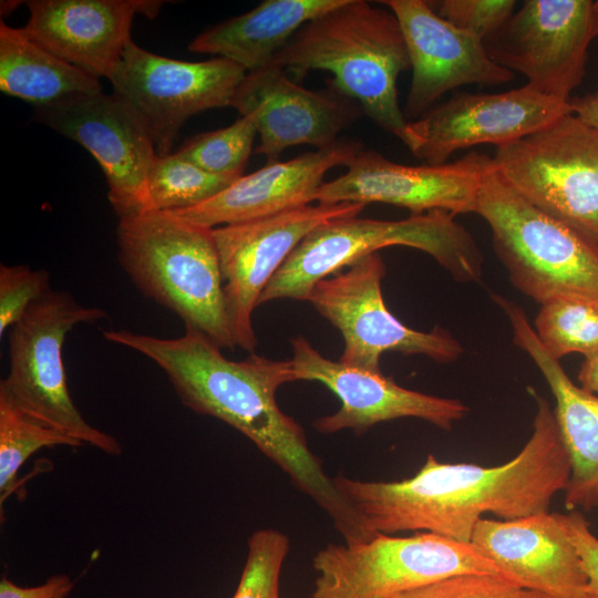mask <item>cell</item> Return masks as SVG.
<instances>
[{
	"mask_svg": "<svg viewBox=\"0 0 598 598\" xmlns=\"http://www.w3.org/2000/svg\"><path fill=\"white\" fill-rule=\"evenodd\" d=\"M257 135L255 116L241 115L229 126L195 136L176 153L209 173L243 176Z\"/></svg>",
	"mask_w": 598,
	"mask_h": 598,
	"instance_id": "f1b7e54d",
	"label": "cell"
},
{
	"mask_svg": "<svg viewBox=\"0 0 598 598\" xmlns=\"http://www.w3.org/2000/svg\"><path fill=\"white\" fill-rule=\"evenodd\" d=\"M106 317L103 309L84 306L65 290H52L33 303L9 330V372L0 381V398L83 445L120 455L118 440L91 425L78 410L62 360V346L74 327Z\"/></svg>",
	"mask_w": 598,
	"mask_h": 598,
	"instance_id": "52a82bcc",
	"label": "cell"
},
{
	"mask_svg": "<svg viewBox=\"0 0 598 598\" xmlns=\"http://www.w3.org/2000/svg\"><path fill=\"white\" fill-rule=\"evenodd\" d=\"M536 402L530 437L498 466L443 463L429 454L417 473L396 482L332 477L342 498L373 537L404 530L429 532L471 543L486 513L512 520L549 512L571 472L554 411L528 386Z\"/></svg>",
	"mask_w": 598,
	"mask_h": 598,
	"instance_id": "6da1fadb",
	"label": "cell"
},
{
	"mask_svg": "<svg viewBox=\"0 0 598 598\" xmlns=\"http://www.w3.org/2000/svg\"><path fill=\"white\" fill-rule=\"evenodd\" d=\"M571 113L598 131V92L570 100Z\"/></svg>",
	"mask_w": 598,
	"mask_h": 598,
	"instance_id": "d590c367",
	"label": "cell"
},
{
	"mask_svg": "<svg viewBox=\"0 0 598 598\" xmlns=\"http://www.w3.org/2000/svg\"><path fill=\"white\" fill-rule=\"evenodd\" d=\"M19 3H21V1H1V16H7L12 12Z\"/></svg>",
	"mask_w": 598,
	"mask_h": 598,
	"instance_id": "74e56055",
	"label": "cell"
},
{
	"mask_svg": "<svg viewBox=\"0 0 598 598\" xmlns=\"http://www.w3.org/2000/svg\"><path fill=\"white\" fill-rule=\"evenodd\" d=\"M592 18L595 37H598V0L594 1L592 3Z\"/></svg>",
	"mask_w": 598,
	"mask_h": 598,
	"instance_id": "f35d334b",
	"label": "cell"
},
{
	"mask_svg": "<svg viewBox=\"0 0 598 598\" xmlns=\"http://www.w3.org/2000/svg\"><path fill=\"white\" fill-rule=\"evenodd\" d=\"M103 336L155 362L184 406L216 417L249 439L329 515L344 543L369 538L309 447L303 429L276 402L277 390L295 381L290 360H272L252 352L241 361H233L193 330L174 339L130 330H104Z\"/></svg>",
	"mask_w": 598,
	"mask_h": 598,
	"instance_id": "7a4b0ae2",
	"label": "cell"
},
{
	"mask_svg": "<svg viewBox=\"0 0 598 598\" xmlns=\"http://www.w3.org/2000/svg\"><path fill=\"white\" fill-rule=\"evenodd\" d=\"M290 359L295 381H316L341 402L337 412L313 421L319 433L353 430L362 434L375 424L402 419L424 420L451 431L468 408L457 399L441 398L405 389L393 379L332 361L317 351L303 337L291 339Z\"/></svg>",
	"mask_w": 598,
	"mask_h": 598,
	"instance_id": "e0dca14e",
	"label": "cell"
},
{
	"mask_svg": "<svg viewBox=\"0 0 598 598\" xmlns=\"http://www.w3.org/2000/svg\"><path fill=\"white\" fill-rule=\"evenodd\" d=\"M35 120L86 148L101 166L118 218L152 210L148 175L157 156L135 114L113 93L35 109Z\"/></svg>",
	"mask_w": 598,
	"mask_h": 598,
	"instance_id": "9a60e30c",
	"label": "cell"
},
{
	"mask_svg": "<svg viewBox=\"0 0 598 598\" xmlns=\"http://www.w3.org/2000/svg\"><path fill=\"white\" fill-rule=\"evenodd\" d=\"M0 90L35 109L103 92L99 78L65 62L28 37L0 23Z\"/></svg>",
	"mask_w": 598,
	"mask_h": 598,
	"instance_id": "d4e9b609",
	"label": "cell"
},
{
	"mask_svg": "<svg viewBox=\"0 0 598 598\" xmlns=\"http://www.w3.org/2000/svg\"><path fill=\"white\" fill-rule=\"evenodd\" d=\"M396 17L412 69L404 109L408 121L430 111L445 93L467 84L501 85L514 73L497 64L484 41L457 29L423 0L380 1Z\"/></svg>",
	"mask_w": 598,
	"mask_h": 598,
	"instance_id": "ac0fdd59",
	"label": "cell"
},
{
	"mask_svg": "<svg viewBox=\"0 0 598 598\" xmlns=\"http://www.w3.org/2000/svg\"><path fill=\"white\" fill-rule=\"evenodd\" d=\"M435 3L433 9L440 17L483 41L503 28L516 6L514 0H443Z\"/></svg>",
	"mask_w": 598,
	"mask_h": 598,
	"instance_id": "d6a6232c",
	"label": "cell"
},
{
	"mask_svg": "<svg viewBox=\"0 0 598 598\" xmlns=\"http://www.w3.org/2000/svg\"><path fill=\"white\" fill-rule=\"evenodd\" d=\"M361 150L355 141L340 140L286 162L267 163L240 176L206 203L171 213L195 225L216 228L310 205L326 174L337 166H347Z\"/></svg>",
	"mask_w": 598,
	"mask_h": 598,
	"instance_id": "7402d4cb",
	"label": "cell"
},
{
	"mask_svg": "<svg viewBox=\"0 0 598 598\" xmlns=\"http://www.w3.org/2000/svg\"><path fill=\"white\" fill-rule=\"evenodd\" d=\"M289 550L290 540L282 532L274 528L254 532L233 598H280V571Z\"/></svg>",
	"mask_w": 598,
	"mask_h": 598,
	"instance_id": "f546056e",
	"label": "cell"
},
{
	"mask_svg": "<svg viewBox=\"0 0 598 598\" xmlns=\"http://www.w3.org/2000/svg\"><path fill=\"white\" fill-rule=\"evenodd\" d=\"M344 0H265L252 10L198 34L194 53L227 59L247 73L270 64L275 55L310 20Z\"/></svg>",
	"mask_w": 598,
	"mask_h": 598,
	"instance_id": "cb8c5ba5",
	"label": "cell"
},
{
	"mask_svg": "<svg viewBox=\"0 0 598 598\" xmlns=\"http://www.w3.org/2000/svg\"><path fill=\"white\" fill-rule=\"evenodd\" d=\"M384 275L385 265L374 252L347 271L320 280L309 293L307 301L343 337L339 362L381 372L385 352L422 354L441 363L457 360L464 349L448 331L439 327L429 332L411 329L388 309L381 289Z\"/></svg>",
	"mask_w": 598,
	"mask_h": 598,
	"instance_id": "30bf717a",
	"label": "cell"
},
{
	"mask_svg": "<svg viewBox=\"0 0 598 598\" xmlns=\"http://www.w3.org/2000/svg\"><path fill=\"white\" fill-rule=\"evenodd\" d=\"M50 274L24 265H0V337L51 292Z\"/></svg>",
	"mask_w": 598,
	"mask_h": 598,
	"instance_id": "4dcf8cb0",
	"label": "cell"
},
{
	"mask_svg": "<svg viewBox=\"0 0 598 598\" xmlns=\"http://www.w3.org/2000/svg\"><path fill=\"white\" fill-rule=\"evenodd\" d=\"M339 177L324 182L312 195L319 204L384 203L411 215L431 210L474 213L484 176L493 158L472 152L441 165H405L375 151L361 150Z\"/></svg>",
	"mask_w": 598,
	"mask_h": 598,
	"instance_id": "2e32d148",
	"label": "cell"
},
{
	"mask_svg": "<svg viewBox=\"0 0 598 598\" xmlns=\"http://www.w3.org/2000/svg\"><path fill=\"white\" fill-rule=\"evenodd\" d=\"M118 260L136 288L220 349L235 348L214 228L171 212L120 218Z\"/></svg>",
	"mask_w": 598,
	"mask_h": 598,
	"instance_id": "277c9868",
	"label": "cell"
},
{
	"mask_svg": "<svg viewBox=\"0 0 598 598\" xmlns=\"http://www.w3.org/2000/svg\"><path fill=\"white\" fill-rule=\"evenodd\" d=\"M163 1L148 0H31L24 32L65 62L110 79L132 40L133 18L151 19Z\"/></svg>",
	"mask_w": 598,
	"mask_h": 598,
	"instance_id": "44dd1931",
	"label": "cell"
},
{
	"mask_svg": "<svg viewBox=\"0 0 598 598\" xmlns=\"http://www.w3.org/2000/svg\"><path fill=\"white\" fill-rule=\"evenodd\" d=\"M82 445L68 433L0 398L1 503L17 489L19 470L37 451L43 447Z\"/></svg>",
	"mask_w": 598,
	"mask_h": 598,
	"instance_id": "484cf974",
	"label": "cell"
},
{
	"mask_svg": "<svg viewBox=\"0 0 598 598\" xmlns=\"http://www.w3.org/2000/svg\"><path fill=\"white\" fill-rule=\"evenodd\" d=\"M578 381L581 389L598 394V353L585 358L578 372Z\"/></svg>",
	"mask_w": 598,
	"mask_h": 598,
	"instance_id": "8d00e7d4",
	"label": "cell"
},
{
	"mask_svg": "<svg viewBox=\"0 0 598 598\" xmlns=\"http://www.w3.org/2000/svg\"><path fill=\"white\" fill-rule=\"evenodd\" d=\"M555 514L582 563L591 591L598 598V537L580 511Z\"/></svg>",
	"mask_w": 598,
	"mask_h": 598,
	"instance_id": "836d02e7",
	"label": "cell"
},
{
	"mask_svg": "<svg viewBox=\"0 0 598 598\" xmlns=\"http://www.w3.org/2000/svg\"><path fill=\"white\" fill-rule=\"evenodd\" d=\"M361 203L306 205L266 218L214 228L227 319L235 346L252 353V312L259 297L300 241L322 223L358 216Z\"/></svg>",
	"mask_w": 598,
	"mask_h": 598,
	"instance_id": "7c38bea8",
	"label": "cell"
},
{
	"mask_svg": "<svg viewBox=\"0 0 598 598\" xmlns=\"http://www.w3.org/2000/svg\"><path fill=\"white\" fill-rule=\"evenodd\" d=\"M240 176L209 173L179 154L156 156L148 175L151 208L177 212L214 198Z\"/></svg>",
	"mask_w": 598,
	"mask_h": 598,
	"instance_id": "4316f807",
	"label": "cell"
},
{
	"mask_svg": "<svg viewBox=\"0 0 598 598\" xmlns=\"http://www.w3.org/2000/svg\"><path fill=\"white\" fill-rule=\"evenodd\" d=\"M569 113L570 101L528 84L499 93H462L408 121L396 137L424 164L441 165L456 151L480 144L504 146Z\"/></svg>",
	"mask_w": 598,
	"mask_h": 598,
	"instance_id": "4fadbf2b",
	"label": "cell"
},
{
	"mask_svg": "<svg viewBox=\"0 0 598 598\" xmlns=\"http://www.w3.org/2000/svg\"><path fill=\"white\" fill-rule=\"evenodd\" d=\"M311 598H392L464 575L505 578L472 543L429 532L329 544L312 559Z\"/></svg>",
	"mask_w": 598,
	"mask_h": 598,
	"instance_id": "ba28073f",
	"label": "cell"
},
{
	"mask_svg": "<svg viewBox=\"0 0 598 598\" xmlns=\"http://www.w3.org/2000/svg\"><path fill=\"white\" fill-rule=\"evenodd\" d=\"M272 63L296 78L311 70L331 73L332 89L395 136L408 123L396 84L411 63L400 23L390 10L364 0H344L301 27Z\"/></svg>",
	"mask_w": 598,
	"mask_h": 598,
	"instance_id": "3957f363",
	"label": "cell"
},
{
	"mask_svg": "<svg viewBox=\"0 0 598 598\" xmlns=\"http://www.w3.org/2000/svg\"><path fill=\"white\" fill-rule=\"evenodd\" d=\"M392 598H550L491 575H464L416 588Z\"/></svg>",
	"mask_w": 598,
	"mask_h": 598,
	"instance_id": "1f68e13d",
	"label": "cell"
},
{
	"mask_svg": "<svg viewBox=\"0 0 598 598\" xmlns=\"http://www.w3.org/2000/svg\"><path fill=\"white\" fill-rule=\"evenodd\" d=\"M493 298L509 320L515 344L532 358L555 398L553 411L571 465L565 507L569 512L598 509V395L571 381L542 346L518 305L497 295Z\"/></svg>",
	"mask_w": 598,
	"mask_h": 598,
	"instance_id": "603a6c76",
	"label": "cell"
},
{
	"mask_svg": "<svg viewBox=\"0 0 598 598\" xmlns=\"http://www.w3.org/2000/svg\"><path fill=\"white\" fill-rule=\"evenodd\" d=\"M471 543L517 586L550 598H597L555 512L481 518Z\"/></svg>",
	"mask_w": 598,
	"mask_h": 598,
	"instance_id": "ffe728a7",
	"label": "cell"
},
{
	"mask_svg": "<svg viewBox=\"0 0 598 598\" xmlns=\"http://www.w3.org/2000/svg\"><path fill=\"white\" fill-rule=\"evenodd\" d=\"M492 158L525 199L598 241V131L569 113Z\"/></svg>",
	"mask_w": 598,
	"mask_h": 598,
	"instance_id": "9c48e42d",
	"label": "cell"
},
{
	"mask_svg": "<svg viewBox=\"0 0 598 598\" xmlns=\"http://www.w3.org/2000/svg\"><path fill=\"white\" fill-rule=\"evenodd\" d=\"M534 330L542 346L556 360L570 353L585 358L598 353V307L570 299L542 305Z\"/></svg>",
	"mask_w": 598,
	"mask_h": 598,
	"instance_id": "83f0119b",
	"label": "cell"
},
{
	"mask_svg": "<svg viewBox=\"0 0 598 598\" xmlns=\"http://www.w3.org/2000/svg\"><path fill=\"white\" fill-rule=\"evenodd\" d=\"M72 588L73 581L64 574L53 575L43 584L32 587H20L2 577L0 598H66Z\"/></svg>",
	"mask_w": 598,
	"mask_h": 598,
	"instance_id": "e575fe53",
	"label": "cell"
},
{
	"mask_svg": "<svg viewBox=\"0 0 598 598\" xmlns=\"http://www.w3.org/2000/svg\"><path fill=\"white\" fill-rule=\"evenodd\" d=\"M390 246L424 251L457 281H476L482 275V252L451 213L431 210L401 220L339 217L300 241L262 290L258 306L277 299L307 300L320 280Z\"/></svg>",
	"mask_w": 598,
	"mask_h": 598,
	"instance_id": "5b68a950",
	"label": "cell"
},
{
	"mask_svg": "<svg viewBox=\"0 0 598 598\" xmlns=\"http://www.w3.org/2000/svg\"><path fill=\"white\" fill-rule=\"evenodd\" d=\"M475 214L511 282L540 305L570 299L598 307V241L538 209L496 172L483 178Z\"/></svg>",
	"mask_w": 598,
	"mask_h": 598,
	"instance_id": "8992f818",
	"label": "cell"
},
{
	"mask_svg": "<svg viewBox=\"0 0 598 598\" xmlns=\"http://www.w3.org/2000/svg\"><path fill=\"white\" fill-rule=\"evenodd\" d=\"M230 106L256 118V153L267 163L279 161L291 146L309 144L317 150L334 144L338 135L362 113L360 106L337 92L311 91L289 79L283 68L270 63L248 72Z\"/></svg>",
	"mask_w": 598,
	"mask_h": 598,
	"instance_id": "d6986e66",
	"label": "cell"
},
{
	"mask_svg": "<svg viewBox=\"0 0 598 598\" xmlns=\"http://www.w3.org/2000/svg\"><path fill=\"white\" fill-rule=\"evenodd\" d=\"M246 74L224 58L181 61L152 53L131 40L109 81L113 94L148 132L156 154L165 156L189 117L230 106Z\"/></svg>",
	"mask_w": 598,
	"mask_h": 598,
	"instance_id": "8fae6325",
	"label": "cell"
},
{
	"mask_svg": "<svg viewBox=\"0 0 598 598\" xmlns=\"http://www.w3.org/2000/svg\"><path fill=\"white\" fill-rule=\"evenodd\" d=\"M591 0H526L484 41L489 56L537 91L570 101L586 75L595 37Z\"/></svg>",
	"mask_w": 598,
	"mask_h": 598,
	"instance_id": "5bb4252c",
	"label": "cell"
}]
</instances>
